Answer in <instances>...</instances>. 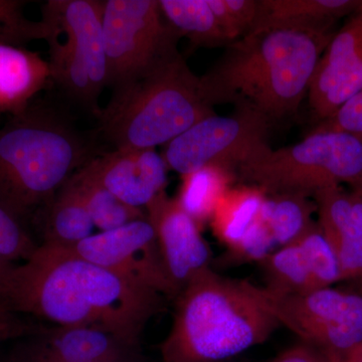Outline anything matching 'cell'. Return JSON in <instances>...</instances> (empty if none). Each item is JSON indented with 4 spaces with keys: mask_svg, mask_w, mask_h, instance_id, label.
I'll list each match as a JSON object with an SVG mask.
<instances>
[{
    "mask_svg": "<svg viewBox=\"0 0 362 362\" xmlns=\"http://www.w3.org/2000/svg\"><path fill=\"white\" fill-rule=\"evenodd\" d=\"M163 297L70 250L42 244L14 267L2 300L18 313L104 330L139 347Z\"/></svg>",
    "mask_w": 362,
    "mask_h": 362,
    "instance_id": "6da1fadb",
    "label": "cell"
},
{
    "mask_svg": "<svg viewBox=\"0 0 362 362\" xmlns=\"http://www.w3.org/2000/svg\"><path fill=\"white\" fill-rule=\"evenodd\" d=\"M334 33L328 28L276 25L250 30L199 77L214 107L233 104L269 122L292 115L308 95L319 59Z\"/></svg>",
    "mask_w": 362,
    "mask_h": 362,
    "instance_id": "7a4b0ae2",
    "label": "cell"
},
{
    "mask_svg": "<svg viewBox=\"0 0 362 362\" xmlns=\"http://www.w3.org/2000/svg\"><path fill=\"white\" fill-rule=\"evenodd\" d=\"M175 300L173 327L160 345L162 362L233 361L280 326L261 287L211 268L192 278Z\"/></svg>",
    "mask_w": 362,
    "mask_h": 362,
    "instance_id": "3957f363",
    "label": "cell"
},
{
    "mask_svg": "<svg viewBox=\"0 0 362 362\" xmlns=\"http://www.w3.org/2000/svg\"><path fill=\"white\" fill-rule=\"evenodd\" d=\"M96 156L65 117L30 104L0 128V206L21 223Z\"/></svg>",
    "mask_w": 362,
    "mask_h": 362,
    "instance_id": "277c9868",
    "label": "cell"
},
{
    "mask_svg": "<svg viewBox=\"0 0 362 362\" xmlns=\"http://www.w3.org/2000/svg\"><path fill=\"white\" fill-rule=\"evenodd\" d=\"M111 90L97 115L98 132L115 150L156 149L216 114L178 51Z\"/></svg>",
    "mask_w": 362,
    "mask_h": 362,
    "instance_id": "5b68a950",
    "label": "cell"
},
{
    "mask_svg": "<svg viewBox=\"0 0 362 362\" xmlns=\"http://www.w3.org/2000/svg\"><path fill=\"white\" fill-rule=\"evenodd\" d=\"M235 173L267 194L309 197L341 183L354 189L362 187V138L314 130L297 144L270 147L240 165Z\"/></svg>",
    "mask_w": 362,
    "mask_h": 362,
    "instance_id": "8992f818",
    "label": "cell"
},
{
    "mask_svg": "<svg viewBox=\"0 0 362 362\" xmlns=\"http://www.w3.org/2000/svg\"><path fill=\"white\" fill-rule=\"evenodd\" d=\"M42 14L58 28L47 42L52 80L98 115L107 82L103 0H49Z\"/></svg>",
    "mask_w": 362,
    "mask_h": 362,
    "instance_id": "52a82bcc",
    "label": "cell"
},
{
    "mask_svg": "<svg viewBox=\"0 0 362 362\" xmlns=\"http://www.w3.org/2000/svg\"><path fill=\"white\" fill-rule=\"evenodd\" d=\"M103 33L110 90L177 51L180 37L164 18L159 0H103Z\"/></svg>",
    "mask_w": 362,
    "mask_h": 362,
    "instance_id": "ba28073f",
    "label": "cell"
},
{
    "mask_svg": "<svg viewBox=\"0 0 362 362\" xmlns=\"http://www.w3.org/2000/svg\"><path fill=\"white\" fill-rule=\"evenodd\" d=\"M262 290L279 324L302 342L335 358L362 345V291L327 287L285 294Z\"/></svg>",
    "mask_w": 362,
    "mask_h": 362,
    "instance_id": "9c48e42d",
    "label": "cell"
},
{
    "mask_svg": "<svg viewBox=\"0 0 362 362\" xmlns=\"http://www.w3.org/2000/svg\"><path fill=\"white\" fill-rule=\"evenodd\" d=\"M270 122L258 112L239 107L230 115L206 117L164 145L168 169L181 176L206 166L235 170L270 148Z\"/></svg>",
    "mask_w": 362,
    "mask_h": 362,
    "instance_id": "30bf717a",
    "label": "cell"
},
{
    "mask_svg": "<svg viewBox=\"0 0 362 362\" xmlns=\"http://www.w3.org/2000/svg\"><path fill=\"white\" fill-rule=\"evenodd\" d=\"M68 250L162 296L177 297L164 265L156 230L147 218L109 232L94 233Z\"/></svg>",
    "mask_w": 362,
    "mask_h": 362,
    "instance_id": "8fae6325",
    "label": "cell"
},
{
    "mask_svg": "<svg viewBox=\"0 0 362 362\" xmlns=\"http://www.w3.org/2000/svg\"><path fill=\"white\" fill-rule=\"evenodd\" d=\"M1 362H144L139 347L104 330L42 326L21 339Z\"/></svg>",
    "mask_w": 362,
    "mask_h": 362,
    "instance_id": "7c38bea8",
    "label": "cell"
},
{
    "mask_svg": "<svg viewBox=\"0 0 362 362\" xmlns=\"http://www.w3.org/2000/svg\"><path fill=\"white\" fill-rule=\"evenodd\" d=\"M362 88V8L334 33L316 66L309 105L319 120L330 118Z\"/></svg>",
    "mask_w": 362,
    "mask_h": 362,
    "instance_id": "4fadbf2b",
    "label": "cell"
},
{
    "mask_svg": "<svg viewBox=\"0 0 362 362\" xmlns=\"http://www.w3.org/2000/svg\"><path fill=\"white\" fill-rule=\"evenodd\" d=\"M270 291L299 294L332 287L342 281L337 255L318 223L261 262Z\"/></svg>",
    "mask_w": 362,
    "mask_h": 362,
    "instance_id": "5bb4252c",
    "label": "cell"
},
{
    "mask_svg": "<svg viewBox=\"0 0 362 362\" xmlns=\"http://www.w3.org/2000/svg\"><path fill=\"white\" fill-rule=\"evenodd\" d=\"M145 211L156 230L169 278L180 294L197 274L211 268V249L201 226L166 192L157 195Z\"/></svg>",
    "mask_w": 362,
    "mask_h": 362,
    "instance_id": "9a60e30c",
    "label": "cell"
},
{
    "mask_svg": "<svg viewBox=\"0 0 362 362\" xmlns=\"http://www.w3.org/2000/svg\"><path fill=\"white\" fill-rule=\"evenodd\" d=\"M82 168L120 201L137 209H146L168 185V168L156 149H114L93 157Z\"/></svg>",
    "mask_w": 362,
    "mask_h": 362,
    "instance_id": "2e32d148",
    "label": "cell"
},
{
    "mask_svg": "<svg viewBox=\"0 0 362 362\" xmlns=\"http://www.w3.org/2000/svg\"><path fill=\"white\" fill-rule=\"evenodd\" d=\"M318 226L337 255L342 281L362 284V199L340 185L313 195Z\"/></svg>",
    "mask_w": 362,
    "mask_h": 362,
    "instance_id": "e0dca14e",
    "label": "cell"
},
{
    "mask_svg": "<svg viewBox=\"0 0 362 362\" xmlns=\"http://www.w3.org/2000/svg\"><path fill=\"white\" fill-rule=\"evenodd\" d=\"M49 78V62L39 52L0 45V112L25 110Z\"/></svg>",
    "mask_w": 362,
    "mask_h": 362,
    "instance_id": "ac0fdd59",
    "label": "cell"
},
{
    "mask_svg": "<svg viewBox=\"0 0 362 362\" xmlns=\"http://www.w3.org/2000/svg\"><path fill=\"white\" fill-rule=\"evenodd\" d=\"M361 8L359 0H259L252 30L276 25L331 28L335 21Z\"/></svg>",
    "mask_w": 362,
    "mask_h": 362,
    "instance_id": "d6986e66",
    "label": "cell"
},
{
    "mask_svg": "<svg viewBox=\"0 0 362 362\" xmlns=\"http://www.w3.org/2000/svg\"><path fill=\"white\" fill-rule=\"evenodd\" d=\"M266 192L255 185L230 187L218 202L211 216V226L218 240L233 249L259 218Z\"/></svg>",
    "mask_w": 362,
    "mask_h": 362,
    "instance_id": "ffe728a7",
    "label": "cell"
},
{
    "mask_svg": "<svg viewBox=\"0 0 362 362\" xmlns=\"http://www.w3.org/2000/svg\"><path fill=\"white\" fill-rule=\"evenodd\" d=\"M45 209L42 244L70 249L94 235V223L87 209L75 190L66 183Z\"/></svg>",
    "mask_w": 362,
    "mask_h": 362,
    "instance_id": "44dd1931",
    "label": "cell"
},
{
    "mask_svg": "<svg viewBox=\"0 0 362 362\" xmlns=\"http://www.w3.org/2000/svg\"><path fill=\"white\" fill-rule=\"evenodd\" d=\"M314 211L315 204L305 195L267 194L259 218L279 250L294 243L315 225L312 220Z\"/></svg>",
    "mask_w": 362,
    "mask_h": 362,
    "instance_id": "7402d4cb",
    "label": "cell"
},
{
    "mask_svg": "<svg viewBox=\"0 0 362 362\" xmlns=\"http://www.w3.org/2000/svg\"><path fill=\"white\" fill-rule=\"evenodd\" d=\"M166 21L192 47L230 45L207 0H159Z\"/></svg>",
    "mask_w": 362,
    "mask_h": 362,
    "instance_id": "603a6c76",
    "label": "cell"
},
{
    "mask_svg": "<svg viewBox=\"0 0 362 362\" xmlns=\"http://www.w3.org/2000/svg\"><path fill=\"white\" fill-rule=\"evenodd\" d=\"M66 185L75 190L89 213L95 228L109 232L132 221L147 218L146 211L128 206L83 168L78 169Z\"/></svg>",
    "mask_w": 362,
    "mask_h": 362,
    "instance_id": "cb8c5ba5",
    "label": "cell"
},
{
    "mask_svg": "<svg viewBox=\"0 0 362 362\" xmlns=\"http://www.w3.org/2000/svg\"><path fill=\"white\" fill-rule=\"evenodd\" d=\"M235 173L220 166H206L182 176L180 194L176 201L199 226L211 216L230 189Z\"/></svg>",
    "mask_w": 362,
    "mask_h": 362,
    "instance_id": "d4e9b609",
    "label": "cell"
},
{
    "mask_svg": "<svg viewBox=\"0 0 362 362\" xmlns=\"http://www.w3.org/2000/svg\"><path fill=\"white\" fill-rule=\"evenodd\" d=\"M25 1L0 0V45L25 47L33 40L47 42L57 28L47 21L28 20L23 13Z\"/></svg>",
    "mask_w": 362,
    "mask_h": 362,
    "instance_id": "484cf974",
    "label": "cell"
},
{
    "mask_svg": "<svg viewBox=\"0 0 362 362\" xmlns=\"http://www.w3.org/2000/svg\"><path fill=\"white\" fill-rule=\"evenodd\" d=\"M230 42L252 30L259 11V0H207Z\"/></svg>",
    "mask_w": 362,
    "mask_h": 362,
    "instance_id": "4316f807",
    "label": "cell"
},
{
    "mask_svg": "<svg viewBox=\"0 0 362 362\" xmlns=\"http://www.w3.org/2000/svg\"><path fill=\"white\" fill-rule=\"evenodd\" d=\"M37 247L21 223L0 206V256L13 263L25 262Z\"/></svg>",
    "mask_w": 362,
    "mask_h": 362,
    "instance_id": "83f0119b",
    "label": "cell"
},
{
    "mask_svg": "<svg viewBox=\"0 0 362 362\" xmlns=\"http://www.w3.org/2000/svg\"><path fill=\"white\" fill-rule=\"evenodd\" d=\"M315 130L337 131L362 138V88Z\"/></svg>",
    "mask_w": 362,
    "mask_h": 362,
    "instance_id": "f1b7e54d",
    "label": "cell"
},
{
    "mask_svg": "<svg viewBox=\"0 0 362 362\" xmlns=\"http://www.w3.org/2000/svg\"><path fill=\"white\" fill-rule=\"evenodd\" d=\"M40 327L42 325L25 320L21 313L0 300V344L30 337L35 334Z\"/></svg>",
    "mask_w": 362,
    "mask_h": 362,
    "instance_id": "f546056e",
    "label": "cell"
},
{
    "mask_svg": "<svg viewBox=\"0 0 362 362\" xmlns=\"http://www.w3.org/2000/svg\"><path fill=\"white\" fill-rule=\"evenodd\" d=\"M272 362H333L331 357L307 343L284 350Z\"/></svg>",
    "mask_w": 362,
    "mask_h": 362,
    "instance_id": "4dcf8cb0",
    "label": "cell"
},
{
    "mask_svg": "<svg viewBox=\"0 0 362 362\" xmlns=\"http://www.w3.org/2000/svg\"><path fill=\"white\" fill-rule=\"evenodd\" d=\"M16 265V264H14L13 262L0 256V300H2V298H4L7 285H8L9 279H11Z\"/></svg>",
    "mask_w": 362,
    "mask_h": 362,
    "instance_id": "1f68e13d",
    "label": "cell"
},
{
    "mask_svg": "<svg viewBox=\"0 0 362 362\" xmlns=\"http://www.w3.org/2000/svg\"><path fill=\"white\" fill-rule=\"evenodd\" d=\"M331 359L333 362H362V345L352 350L349 354H345L344 356L337 357V358L331 357Z\"/></svg>",
    "mask_w": 362,
    "mask_h": 362,
    "instance_id": "d6a6232c",
    "label": "cell"
},
{
    "mask_svg": "<svg viewBox=\"0 0 362 362\" xmlns=\"http://www.w3.org/2000/svg\"><path fill=\"white\" fill-rule=\"evenodd\" d=\"M354 190H356V192H357V194H358L359 195H361V197L362 199V187H357V188H354Z\"/></svg>",
    "mask_w": 362,
    "mask_h": 362,
    "instance_id": "836d02e7",
    "label": "cell"
},
{
    "mask_svg": "<svg viewBox=\"0 0 362 362\" xmlns=\"http://www.w3.org/2000/svg\"><path fill=\"white\" fill-rule=\"evenodd\" d=\"M103 362H119V361H103Z\"/></svg>",
    "mask_w": 362,
    "mask_h": 362,
    "instance_id": "e575fe53",
    "label": "cell"
},
{
    "mask_svg": "<svg viewBox=\"0 0 362 362\" xmlns=\"http://www.w3.org/2000/svg\"><path fill=\"white\" fill-rule=\"evenodd\" d=\"M225 362H233V361H225Z\"/></svg>",
    "mask_w": 362,
    "mask_h": 362,
    "instance_id": "d590c367",
    "label": "cell"
},
{
    "mask_svg": "<svg viewBox=\"0 0 362 362\" xmlns=\"http://www.w3.org/2000/svg\"><path fill=\"white\" fill-rule=\"evenodd\" d=\"M0 362H1V361H0Z\"/></svg>",
    "mask_w": 362,
    "mask_h": 362,
    "instance_id": "8d00e7d4",
    "label": "cell"
}]
</instances>
